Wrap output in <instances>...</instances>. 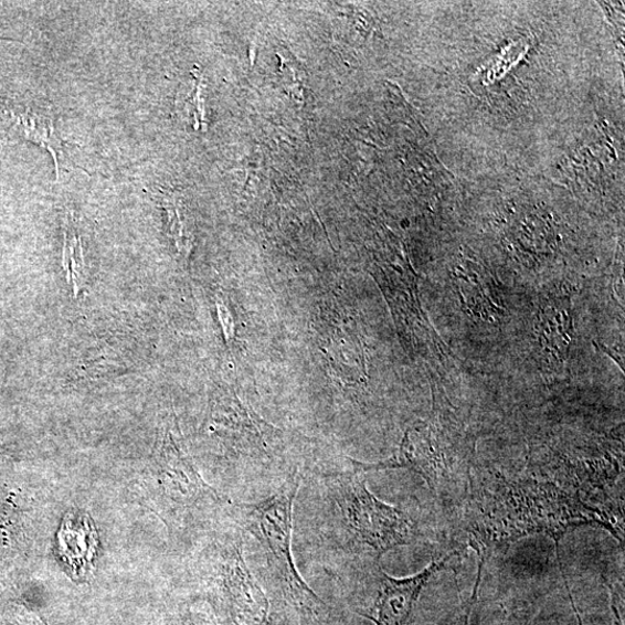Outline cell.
<instances>
[{
	"label": "cell",
	"mask_w": 625,
	"mask_h": 625,
	"mask_svg": "<svg viewBox=\"0 0 625 625\" xmlns=\"http://www.w3.org/2000/svg\"><path fill=\"white\" fill-rule=\"evenodd\" d=\"M300 487L295 474L271 497L237 507L239 523L266 552L267 562L284 598L305 615L319 617L328 607L312 591L296 566L292 545L294 507Z\"/></svg>",
	"instance_id": "obj_1"
},
{
	"label": "cell",
	"mask_w": 625,
	"mask_h": 625,
	"mask_svg": "<svg viewBox=\"0 0 625 625\" xmlns=\"http://www.w3.org/2000/svg\"><path fill=\"white\" fill-rule=\"evenodd\" d=\"M363 472L326 478L346 545L366 552L375 563L386 552L411 543L415 526L404 512L378 499L367 487Z\"/></svg>",
	"instance_id": "obj_2"
},
{
	"label": "cell",
	"mask_w": 625,
	"mask_h": 625,
	"mask_svg": "<svg viewBox=\"0 0 625 625\" xmlns=\"http://www.w3.org/2000/svg\"><path fill=\"white\" fill-rule=\"evenodd\" d=\"M451 421L422 423L406 432L395 458L377 465L354 464L360 470L405 468L421 475L430 489L445 494L455 479L464 477L460 438Z\"/></svg>",
	"instance_id": "obj_3"
},
{
	"label": "cell",
	"mask_w": 625,
	"mask_h": 625,
	"mask_svg": "<svg viewBox=\"0 0 625 625\" xmlns=\"http://www.w3.org/2000/svg\"><path fill=\"white\" fill-rule=\"evenodd\" d=\"M215 582L234 625H269V601L256 583L243 552L242 538L226 540L215 552Z\"/></svg>",
	"instance_id": "obj_4"
},
{
	"label": "cell",
	"mask_w": 625,
	"mask_h": 625,
	"mask_svg": "<svg viewBox=\"0 0 625 625\" xmlns=\"http://www.w3.org/2000/svg\"><path fill=\"white\" fill-rule=\"evenodd\" d=\"M455 555L456 552H452L442 561L432 562L421 573L403 580L393 579L375 563L371 572L374 589L372 603L357 613L375 625H405L431 576L443 570Z\"/></svg>",
	"instance_id": "obj_5"
},
{
	"label": "cell",
	"mask_w": 625,
	"mask_h": 625,
	"mask_svg": "<svg viewBox=\"0 0 625 625\" xmlns=\"http://www.w3.org/2000/svg\"><path fill=\"white\" fill-rule=\"evenodd\" d=\"M159 472L162 494L178 511L192 510L201 504L224 501L218 491L204 483L171 437L163 442Z\"/></svg>",
	"instance_id": "obj_6"
},
{
	"label": "cell",
	"mask_w": 625,
	"mask_h": 625,
	"mask_svg": "<svg viewBox=\"0 0 625 625\" xmlns=\"http://www.w3.org/2000/svg\"><path fill=\"white\" fill-rule=\"evenodd\" d=\"M98 548V533L89 517L82 512L68 513L59 533V550L72 574L86 575Z\"/></svg>",
	"instance_id": "obj_7"
},
{
	"label": "cell",
	"mask_w": 625,
	"mask_h": 625,
	"mask_svg": "<svg viewBox=\"0 0 625 625\" xmlns=\"http://www.w3.org/2000/svg\"><path fill=\"white\" fill-rule=\"evenodd\" d=\"M571 300L563 296L545 300L539 312V331L547 351L564 360L572 331Z\"/></svg>",
	"instance_id": "obj_8"
},
{
	"label": "cell",
	"mask_w": 625,
	"mask_h": 625,
	"mask_svg": "<svg viewBox=\"0 0 625 625\" xmlns=\"http://www.w3.org/2000/svg\"><path fill=\"white\" fill-rule=\"evenodd\" d=\"M18 127L29 139L40 144L53 153L56 173H60V159L63 157V141L55 133L53 118L28 112L18 116Z\"/></svg>",
	"instance_id": "obj_9"
},
{
	"label": "cell",
	"mask_w": 625,
	"mask_h": 625,
	"mask_svg": "<svg viewBox=\"0 0 625 625\" xmlns=\"http://www.w3.org/2000/svg\"><path fill=\"white\" fill-rule=\"evenodd\" d=\"M63 269L72 292L78 297L86 282V267L82 237L68 220L64 229Z\"/></svg>",
	"instance_id": "obj_10"
}]
</instances>
